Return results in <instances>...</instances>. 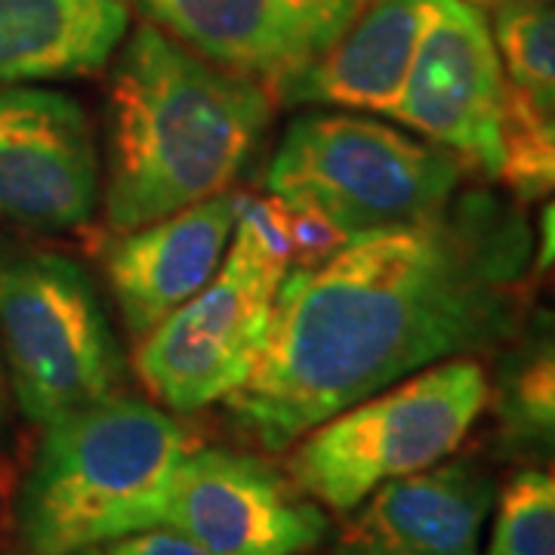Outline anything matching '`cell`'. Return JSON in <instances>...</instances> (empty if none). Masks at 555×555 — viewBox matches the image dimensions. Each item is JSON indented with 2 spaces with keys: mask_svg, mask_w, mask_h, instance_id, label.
Listing matches in <instances>:
<instances>
[{
  "mask_svg": "<svg viewBox=\"0 0 555 555\" xmlns=\"http://www.w3.org/2000/svg\"><path fill=\"white\" fill-rule=\"evenodd\" d=\"M192 451L173 411L133 396H108L47 423L16 509L28 555L93 550L164 525Z\"/></svg>",
  "mask_w": 555,
  "mask_h": 555,
  "instance_id": "cell-3",
  "label": "cell"
},
{
  "mask_svg": "<svg viewBox=\"0 0 555 555\" xmlns=\"http://www.w3.org/2000/svg\"><path fill=\"white\" fill-rule=\"evenodd\" d=\"M127 31V0H0V90L96 75Z\"/></svg>",
  "mask_w": 555,
  "mask_h": 555,
  "instance_id": "cell-15",
  "label": "cell"
},
{
  "mask_svg": "<svg viewBox=\"0 0 555 555\" xmlns=\"http://www.w3.org/2000/svg\"><path fill=\"white\" fill-rule=\"evenodd\" d=\"M429 0H371L315 62L275 93L284 105H327L392 118Z\"/></svg>",
  "mask_w": 555,
  "mask_h": 555,
  "instance_id": "cell-14",
  "label": "cell"
},
{
  "mask_svg": "<svg viewBox=\"0 0 555 555\" xmlns=\"http://www.w3.org/2000/svg\"><path fill=\"white\" fill-rule=\"evenodd\" d=\"M198 56L266 83L275 96L371 0H127Z\"/></svg>",
  "mask_w": 555,
  "mask_h": 555,
  "instance_id": "cell-11",
  "label": "cell"
},
{
  "mask_svg": "<svg viewBox=\"0 0 555 555\" xmlns=\"http://www.w3.org/2000/svg\"><path fill=\"white\" fill-rule=\"evenodd\" d=\"M496 454L555 463V306H531L488 377Z\"/></svg>",
  "mask_w": 555,
  "mask_h": 555,
  "instance_id": "cell-16",
  "label": "cell"
},
{
  "mask_svg": "<svg viewBox=\"0 0 555 555\" xmlns=\"http://www.w3.org/2000/svg\"><path fill=\"white\" fill-rule=\"evenodd\" d=\"M284 262L269 259L235 225L219 272L195 297L137 339L139 383L173 414L225 401L250 377L266 346Z\"/></svg>",
  "mask_w": 555,
  "mask_h": 555,
  "instance_id": "cell-7",
  "label": "cell"
},
{
  "mask_svg": "<svg viewBox=\"0 0 555 555\" xmlns=\"http://www.w3.org/2000/svg\"><path fill=\"white\" fill-rule=\"evenodd\" d=\"M485 555H555V463H528L503 481Z\"/></svg>",
  "mask_w": 555,
  "mask_h": 555,
  "instance_id": "cell-18",
  "label": "cell"
},
{
  "mask_svg": "<svg viewBox=\"0 0 555 555\" xmlns=\"http://www.w3.org/2000/svg\"><path fill=\"white\" fill-rule=\"evenodd\" d=\"M105 555H210L198 540L182 534L170 525H155L137 534L118 537L105 543Z\"/></svg>",
  "mask_w": 555,
  "mask_h": 555,
  "instance_id": "cell-22",
  "label": "cell"
},
{
  "mask_svg": "<svg viewBox=\"0 0 555 555\" xmlns=\"http://www.w3.org/2000/svg\"><path fill=\"white\" fill-rule=\"evenodd\" d=\"M496 481L476 456L379 485L356 509L339 555H481Z\"/></svg>",
  "mask_w": 555,
  "mask_h": 555,
  "instance_id": "cell-13",
  "label": "cell"
},
{
  "mask_svg": "<svg viewBox=\"0 0 555 555\" xmlns=\"http://www.w3.org/2000/svg\"><path fill=\"white\" fill-rule=\"evenodd\" d=\"M525 207L466 182L444 210L287 266L266 346L225 414L262 451L444 358L491 356L534 306Z\"/></svg>",
  "mask_w": 555,
  "mask_h": 555,
  "instance_id": "cell-1",
  "label": "cell"
},
{
  "mask_svg": "<svg viewBox=\"0 0 555 555\" xmlns=\"http://www.w3.org/2000/svg\"><path fill=\"white\" fill-rule=\"evenodd\" d=\"M485 408V364L444 358L309 429L287 448V478L321 509L349 516L379 485L454 456Z\"/></svg>",
  "mask_w": 555,
  "mask_h": 555,
  "instance_id": "cell-5",
  "label": "cell"
},
{
  "mask_svg": "<svg viewBox=\"0 0 555 555\" xmlns=\"http://www.w3.org/2000/svg\"><path fill=\"white\" fill-rule=\"evenodd\" d=\"M531 287L555 297V195L543 198L537 217L534 254H531Z\"/></svg>",
  "mask_w": 555,
  "mask_h": 555,
  "instance_id": "cell-23",
  "label": "cell"
},
{
  "mask_svg": "<svg viewBox=\"0 0 555 555\" xmlns=\"http://www.w3.org/2000/svg\"><path fill=\"white\" fill-rule=\"evenodd\" d=\"M238 229H244L259 250L275 262L291 266L294 241L287 229V207L278 198H254L238 192Z\"/></svg>",
  "mask_w": 555,
  "mask_h": 555,
  "instance_id": "cell-20",
  "label": "cell"
},
{
  "mask_svg": "<svg viewBox=\"0 0 555 555\" xmlns=\"http://www.w3.org/2000/svg\"><path fill=\"white\" fill-rule=\"evenodd\" d=\"M7 420H10V401H7V377H3V361H0V438L7 433Z\"/></svg>",
  "mask_w": 555,
  "mask_h": 555,
  "instance_id": "cell-24",
  "label": "cell"
},
{
  "mask_svg": "<svg viewBox=\"0 0 555 555\" xmlns=\"http://www.w3.org/2000/svg\"><path fill=\"white\" fill-rule=\"evenodd\" d=\"M521 207L555 195V112L543 118L506 112L496 179Z\"/></svg>",
  "mask_w": 555,
  "mask_h": 555,
  "instance_id": "cell-19",
  "label": "cell"
},
{
  "mask_svg": "<svg viewBox=\"0 0 555 555\" xmlns=\"http://www.w3.org/2000/svg\"><path fill=\"white\" fill-rule=\"evenodd\" d=\"M238 225V192L192 204L102 247L124 331L142 339L217 275Z\"/></svg>",
  "mask_w": 555,
  "mask_h": 555,
  "instance_id": "cell-12",
  "label": "cell"
},
{
  "mask_svg": "<svg viewBox=\"0 0 555 555\" xmlns=\"http://www.w3.org/2000/svg\"><path fill=\"white\" fill-rule=\"evenodd\" d=\"M287 229H291V241H294V257L299 254V257H306V262L327 257L349 241V235L339 232L331 219L321 217L315 210H306V207H287Z\"/></svg>",
  "mask_w": 555,
  "mask_h": 555,
  "instance_id": "cell-21",
  "label": "cell"
},
{
  "mask_svg": "<svg viewBox=\"0 0 555 555\" xmlns=\"http://www.w3.org/2000/svg\"><path fill=\"white\" fill-rule=\"evenodd\" d=\"M102 201V160L90 115L47 87L0 90V219L68 232L90 225Z\"/></svg>",
  "mask_w": 555,
  "mask_h": 555,
  "instance_id": "cell-9",
  "label": "cell"
},
{
  "mask_svg": "<svg viewBox=\"0 0 555 555\" xmlns=\"http://www.w3.org/2000/svg\"><path fill=\"white\" fill-rule=\"evenodd\" d=\"M164 525L210 555H306L331 531L327 513L272 463L225 448L182 460Z\"/></svg>",
  "mask_w": 555,
  "mask_h": 555,
  "instance_id": "cell-10",
  "label": "cell"
},
{
  "mask_svg": "<svg viewBox=\"0 0 555 555\" xmlns=\"http://www.w3.org/2000/svg\"><path fill=\"white\" fill-rule=\"evenodd\" d=\"M478 10H500V7H516V3H537V0H469Z\"/></svg>",
  "mask_w": 555,
  "mask_h": 555,
  "instance_id": "cell-25",
  "label": "cell"
},
{
  "mask_svg": "<svg viewBox=\"0 0 555 555\" xmlns=\"http://www.w3.org/2000/svg\"><path fill=\"white\" fill-rule=\"evenodd\" d=\"M506 96V72L485 10L469 0H429L392 120L494 182Z\"/></svg>",
  "mask_w": 555,
  "mask_h": 555,
  "instance_id": "cell-8",
  "label": "cell"
},
{
  "mask_svg": "<svg viewBox=\"0 0 555 555\" xmlns=\"http://www.w3.org/2000/svg\"><path fill=\"white\" fill-rule=\"evenodd\" d=\"M506 72V112L543 118L555 112V0L500 7L491 16Z\"/></svg>",
  "mask_w": 555,
  "mask_h": 555,
  "instance_id": "cell-17",
  "label": "cell"
},
{
  "mask_svg": "<svg viewBox=\"0 0 555 555\" xmlns=\"http://www.w3.org/2000/svg\"><path fill=\"white\" fill-rule=\"evenodd\" d=\"M108 65L100 204L112 232L225 195L254 167L278 105L266 83L152 22L127 31Z\"/></svg>",
  "mask_w": 555,
  "mask_h": 555,
  "instance_id": "cell-2",
  "label": "cell"
},
{
  "mask_svg": "<svg viewBox=\"0 0 555 555\" xmlns=\"http://www.w3.org/2000/svg\"><path fill=\"white\" fill-rule=\"evenodd\" d=\"M0 361L16 408L40 426L118 396L120 343L78 259L0 247Z\"/></svg>",
  "mask_w": 555,
  "mask_h": 555,
  "instance_id": "cell-6",
  "label": "cell"
},
{
  "mask_svg": "<svg viewBox=\"0 0 555 555\" xmlns=\"http://www.w3.org/2000/svg\"><path fill=\"white\" fill-rule=\"evenodd\" d=\"M68 555H105L100 546H93V550H78V553H68Z\"/></svg>",
  "mask_w": 555,
  "mask_h": 555,
  "instance_id": "cell-26",
  "label": "cell"
},
{
  "mask_svg": "<svg viewBox=\"0 0 555 555\" xmlns=\"http://www.w3.org/2000/svg\"><path fill=\"white\" fill-rule=\"evenodd\" d=\"M476 177L423 137L356 112H312L287 124L266 164V192L327 217L349 238L436 217Z\"/></svg>",
  "mask_w": 555,
  "mask_h": 555,
  "instance_id": "cell-4",
  "label": "cell"
}]
</instances>
